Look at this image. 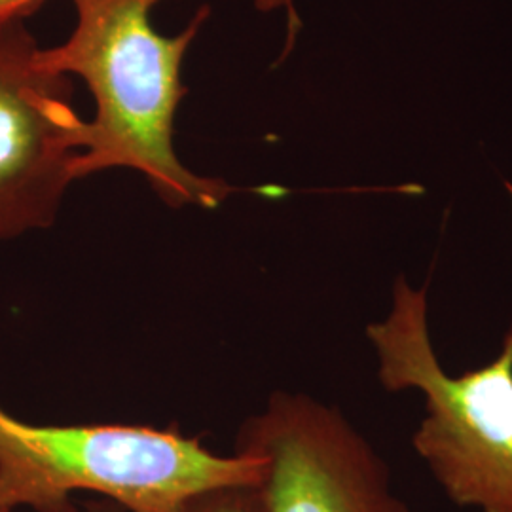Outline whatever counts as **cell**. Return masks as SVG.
I'll use <instances>...</instances> for the list:
<instances>
[{
    "instance_id": "5b68a950",
    "label": "cell",
    "mask_w": 512,
    "mask_h": 512,
    "mask_svg": "<svg viewBox=\"0 0 512 512\" xmlns=\"http://www.w3.org/2000/svg\"><path fill=\"white\" fill-rule=\"evenodd\" d=\"M23 19L0 25V243L52 228L76 183L84 124Z\"/></svg>"
},
{
    "instance_id": "8992f818",
    "label": "cell",
    "mask_w": 512,
    "mask_h": 512,
    "mask_svg": "<svg viewBox=\"0 0 512 512\" xmlns=\"http://www.w3.org/2000/svg\"><path fill=\"white\" fill-rule=\"evenodd\" d=\"M86 512H126L116 503L99 499L88 501ZM196 512H264L256 486H234L207 495Z\"/></svg>"
},
{
    "instance_id": "ba28073f",
    "label": "cell",
    "mask_w": 512,
    "mask_h": 512,
    "mask_svg": "<svg viewBox=\"0 0 512 512\" xmlns=\"http://www.w3.org/2000/svg\"><path fill=\"white\" fill-rule=\"evenodd\" d=\"M256 8L260 12H277V10H285L287 19H289V40L287 44L293 46L294 37L298 33L300 27V19L296 16V8H294V0H255Z\"/></svg>"
},
{
    "instance_id": "3957f363",
    "label": "cell",
    "mask_w": 512,
    "mask_h": 512,
    "mask_svg": "<svg viewBox=\"0 0 512 512\" xmlns=\"http://www.w3.org/2000/svg\"><path fill=\"white\" fill-rule=\"evenodd\" d=\"M366 338L380 384L425 399L412 446L444 495L461 509L512 512V329L492 363L450 376L431 342L427 285L399 275Z\"/></svg>"
},
{
    "instance_id": "277c9868",
    "label": "cell",
    "mask_w": 512,
    "mask_h": 512,
    "mask_svg": "<svg viewBox=\"0 0 512 512\" xmlns=\"http://www.w3.org/2000/svg\"><path fill=\"white\" fill-rule=\"evenodd\" d=\"M236 452L260 463L264 512H412L376 448L304 393H274L239 427Z\"/></svg>"
},
{
    "instance_id": "7a4b0ae2",
    "label": "cell",
    "mask_w": 512,
    "mask_h": 512,
    "mask_svg": "<svg viewBox=\"0 0 512 512\" xmlns=\"http://www.w3.org/2000/svg\"><path fill=\"white\" fill-rule=\"evenodd\" d=\"M258 480V459L219 456L177 425H33L0 406V512H78V492L126 512H196L207 495Z\"/></svg>"
},
{
    "instance_id": "52a82bcc",
    "label": "cell",
    "mask_w": 512,
    "mask_h": 512,
    "mask_svg": "<svg viewBox=\"0 0 512 512\" xmlns=\"http://www.w3.org/2000/svg\"><path fill=\"white\" fill-rule=\"evenodd\" d=\"M44 0H0V25L31 16Z\"/></svg>"
},
{
    "instance_id": "6da1fadb",
    "label": "cell",
    "mask_w": 512,
    "mask_h": 512,
    "mask_svg": "<svg viewBox=\"0 0 512 512\" xmlns=\"http://www.w3.org/2000/svg\"><path fill=\"white\" fill-rule=\"evenodd\" d=\"M160 0H73L76 25L69 38L42 48L55 73L80 76L90 88L95 114L86 120L76 179L109 169L145 177L171 209H217L236 188L188 169L175 150V118L186 95L184 55L198 37L203 6L181 33L160 35L150 12Z\"/></svg>"
}]
</instances>
